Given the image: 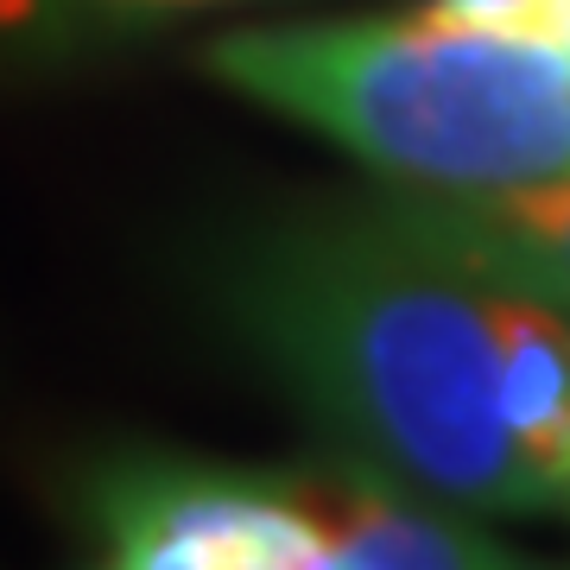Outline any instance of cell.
I'll return each instance as SVG.
<instances>
[{
    "instance_id": "6da1fadb",
    "label": "cell",
    "mask_w": 570,
    "mask_h": 570,
    "mask_svg": "<svg viewBox=\"0 0 570 570\" xmlns=\"http://www.w3.org/2000/svg\"><path fill=\"white\" fill-rule=\"evenodd\" d=\"M216 311L336 456L475 520L546 513L501 412L494 292L419 261L362 204L235 242Z\"/></svg>"
},
{
    "instance_id": "7a4b0ae2",
    "label": "cell",
    "mask_w": 570,
    "mask_h": 570,
    "mask_svg": "<svg viewBox=\"0 0 570 570\" xmlns=\"http://www.w3.org/2000/svg\"><path fill=\"white\" fill-rule=\"evenodd\" d=\"M204 70L406 190H501L570 171V58L456 13L254 26Z\"/></svg>"
},
{
    "instance_id": "3957f363",
    "label": "cell",
    "mask_w": 570,
    "mask_h": 570,
    "mask_svg": "<svg viewBox=\"0 0 570 570\" xmlns=\"http://www.w3.org/2000/svg\"><path fill=\"white\" fill-rule=\"evenodd\" d=\"M374 228H387L419 261L469 285L520 292L570 311V171L501 190H406L387 184L355 197Z\"/></svg>"
},
{
    "instance_id": "277c9868",
    "label": "cell",
    "mask_w": 570,
    "mask_h": 570,
    "mask_svg": "<svg viewBox=\"0 0 570 570\" xmlns=\"http://www.w3.org/2000/svg\"><path fill=\"white\" fill-rule=\"evenodd\" d=\"M330 546L317 570H546L501 546L475 513L393 482L381 469L324 450L311 463Z\"/></svg>"
},
{
    "instance_id": "5b68a950",
    "label": "cell",
    "mask_w": 570,
    "mask_h": 570,
    "mask_svg": "<svg viewBox=\"0 0 570 570\" xmlns=\"http://www.w3.org/2000/svg\"><path fill=\"white\" fill-rule=\"evenodd\" d=\"M494 336H501V412L513 450L527 463L546 513L570 501V311L494 292Z\"/></svg>"
},
{
    "instance_id": "8992f818",
    "label": "cell",
    "mask_w": 570,
    "mask_h": 570,
    "mask_svg": "<svg viewBox=\"0 0 570 570\" xmlns=\"http://www.w3.org/2000/svg\"><path fill=\"white\" fill-rule=\"evenodd\" d=\"M223 0H0V39H70V32H121V26L171 20Z\"/></svg>"
},
{
    "instance_id": "52a82bcc",
    "label": "cell",
    "mask_w": 570,
    "mask_h": 570,
    "mask_svg": "<svg viewBox=\"0 0 570 570\" xmlns=\"http://www.w3.org/2000/svg\"><path fill=\"white\" fill-rule=\"evenodd\" d=\"M438 13H456L469 26H494V32H546V7L551 0H431Z\"/></svg>"
},
{
    "instance_id": "ba28073f",
    "label": "cell",
    "mask_w": 570,
    "mask_h": 570,
    "mask_svg": "<svg viewBox=\"0 0 570 570\" xmlns=\"http://www.w3.org/2000/svg\"><path fill=\"white\" fill-rule=\"evenodd\" d=\"M539 39L558 45V51L570 58V0H551V7H546V32H539Z\"/></svg>"
},
{
    "instance_id": "9c48e42d",
    "label": "cell",
    "mask_w": 570,
    "mask_h": 570,
    "mask_svg": "<svg viewBox=\"0 0 570 570\" xmlns=\"http://www.w3.org/2000/svg\"><path fill=\"white\" fill-rule=\"evenodd\" d=\"M564 520H570V501H564Z\"/></svg>"
},
{
    "instance_id": "30bf717a",
    "label": "cell",
    "mask_w": 570,
    "mask_h": 570,
    "mask_svg": "<svg viewBox=\"0 0 570 570\" xmlns=\"http://www.w3.org/2000/svg\"><path fill=\"white\" fill-rule=\"evenodd\" d=\"M564 570H570V564H564Z\"/></svg>"
}]
</instances>
